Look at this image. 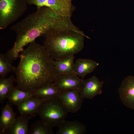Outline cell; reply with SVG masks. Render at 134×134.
Returning a JSON list of instances; mask_svg holds the SVG:
<instances>
[{
    "instance_id": "9",
    "label": "cell",
    "mask_w": 134,
    "mask_h": 134,
    "mask_svg": "<svg viewBox=\"0 0 134 134\" xmlns=\"http://www.w3.org/2000/svg\"><path fill=\"white\" fill-rule=\"evenodd\" d=\"M120 98L124 104L134 110V76L125 77L119 89Z\"/></svg>"
},
{
    "instance_id": "21",
    "label": "cell",
    "mask_w": 134,
    "mask_h": 134,
    "mask_svg": "<svg viewBox=\"0 0 134 134\" xmlns=\"http://www.w3.org/2000/svg\"><path fill=\"white\" fill-rule=\"evenodd\" d=\"M5 57L4 54H0V77H5L10 72L15 71L16 67Z\"/></svg>"
},
{
    "instance_id": "8",
    "label": "cell",
    "mask_w": 134,
    "mask_h": 134,
    "mask_svg": "<svg viewBox=\"0 0 134 134\" xmlns=\"http://www.w3.org/2000/svg\"><path fill=\"white\" fill-rule=\"evenodd\" d=\"M58 97L68 112H77L82 105L83 99L79 90H72L62 92Z\"/></svg>"
},
{
    "instance_id": "16",
    "label": "cell",
    "mask_w": 134,
    "mask_h": 134,
    "mask_svg": "<svg viewBox=\"0 0 134 134\" xmlns=\"http://www.w3.org/2000/svg\"><path fill=\"white\" fill-rule=\"evenodd\" d=\"M32 93L34 96L45 100L58 96L61 92L52 83L44 86Z\"/></svg>"
},
{
    "instance_id": "19",
    "label": "cell",
    "mask_w": 134,
    "mask_h": 134,
    "mask_svg": "<svg viewBox=\"0 0 134 134\" xmlns=\"http://www.w3.org/2000/svg\"><path fill=\"white\" fill-rule=\"evenodd\" d=\"M16 82V78L12 75L9 77H0V102L2 103L14 86L13 84Z\"/></svg>"
},
{
    "instance_id": "3",
    "label": "cell",
    "mask_w": 134,
    "mask_h": 134,
    "mask_svg": "<svg viewBox=\"0 0 134 134\" xmlns=\"http://www.w3.org/2000/svg\"><path fill=\"white\" fill-rule=\"evenodd\" d=\"M44 36L43 46L55 60L74 56L84 47L85 35L80 30L52 29Z\"/></svg>"
},
{
    "instance_id": "7",
    "label": "cell",
    "mask_w": 134,
    "mask_h": 134,
    "mask_svg": "<svg viewBox=\"0 0 134 134\" xmlns=\"http://www.w3.org/2000/svg\"><path fill=\"white\" fill-rule=\"evenodd\" d=\"M84 80L75 74H60L53 83L61 92L72 90L80 91Z\"/></svg>"
},
{
    "instance_id": "12",
    "label": "cell",
    "mask_w": 134,
    "mask_h": 134,
    "mask_svg": "<svg viewBox=\"0 0 134 134\" xmlns=\"http://www.w3.org/2000/svg\"><path fill=\"white\" fill-rule=\"evenodd\" d=\"M37 114L33 115H21L18 117L11 126L1 134H27L29 130L28 123L30 119Z\"/></svg>"
},
{
    "instance_id": "20",
    "label": "cell",
    "mask_w": 134,
    "mask_h": 134,
    "mask_svg": "<svg viewBox=\"0 0 134 134\" xmlns=\"http://www.w3.org/2000/svg\"><path fill=\"white\" fill-rule=\"evenodd\" d=\"M52 128L46 122L41 119L33 123L29 130V134H53Z\"/></svg>"
},
{
    "instance_id": "6",
    "label": "cell",
    "mask_w": 134,
    "mask_h": 134,
    "mask_svg": "<svg viewBox=\"0 0 134 134\" xmlns=\"http://www.w3.org/2000/svg\"><path fill=\"white\" fill-rule=\"evenodd\" d=\"M72 0H27L28 4L33 5L37 8L47 7L57 14L71 17L75 7Z\"/></svg>"
},
{
    "instance_id": "10",
    "label": "cell",
    "mask_w": 134,
    "mask_h": 134,
    "mask_svg": "<svg viewBox=\"0 0 134 134\" xmlns=\"http://www.w3.org/2000/svg\"><path fill=\"white\" fill-rule=\"evenodd\" d=\"M103 82L100 81L95 75L84 80L80 93L83 99L92 100L95 96L101 94Z\"/></svg>"
},
{
    "instance_id": "4",
    "label": "cell",
    "mask_w": 134,
    "mask_h": 134,
    "mask_svg": "<svg viewBox=\"0 0 134 134\" xmlns=\"http://www.w3.org/2000/svg\"><path fill=\"white\" fill-rule=\"evenodd\" d=\"M68 112L58 96L44 101L38 114L41 119L52 128L58 127L65 120Z\"/></svg>"
},
{
    "instance_id": "17",
    "label": "cell",
    "mask_w": 134,
    "mask_h": 134,
    "mask_svg": "<svg viewBox=\"0 0 134 134\" xmlns=\"http://www.w3.org/2000/svg\"><path fill=\"white\" fill-rule=\"evenodd\" d=\"M74 56H73L66 59L55 60L54 64L59 74H74Z\"/></svg>"
},
{
    "instance_id": "2",
    "label": "cell",
    "mask_w": 134,
    "mask_h": 134,
    "mask_svg": "<svg viewBox=\"0 0 134 134\" xmlns=\"http://www.w3.org/2000/svg\"><path fill=\"white\" fill-rule=\"evenodd\" d=\"M70 18L57 14L47 7L37 8L35 12L12 26L11 29L16 34V40L5 56L12 63L19 57L24 47L37 37L44 36L52 29H72L73 24Z\"/></svg>"
},
{
    "instance_id": "15",
    "label": "cell",
    "mask_w": 134,
    "mask_h": 134,
    "mask_svg": "<svg viewBox=\"0 0 134 134\" xmlns=\"http://www.w3.org/2000/svg\"><path fill=\"white\" fill-rule=\"evenodd\" d=\"M16 119L12 107L7 103L1 109L0 118V134L10 127Z\"/></svg>"
},
{
    "instance_id": "1",
    "label": "cell",
    "mask_w": 134,
    "mask_h": 134,
    "mask_svg": "<svg viewBox=\"0 0 134 134\" xmlns=\"http://www.w3.org/2000/svg\"><path fill=\"white\" fill-rule=\"evenodd\" d=\"M20 61L14 72L17 87L32 92L53 83L59 74L51 57L43 46L34 41L22 51Z\"/></svg>"
},
{
    "instance_id": "11",
    "label": "cell",
    "mask_w": 134,
    "mask_h": 134,
    "mask_svg": "<svg viewBox=\"0 0 134 134\" xmlns=\"http://www.w3.org/2000/svg\"><path fill=\"white\" fill-rule=\"evenodd\" d=\"M44 99L33 96L29 98L17 106L21 115H33L38 114L39 109Z\"/></svg>"
},
{
    "instance_id": "5",
    "label": "cell",
    "mask_w": 134,
    "mask_h": 134,
    "mask_svg": "<svg viewBox=\"0 0 134 134\" xmlns=\"http://www.w3.org/2000/svg\"><path fill=\"white\" fill-rule=\"evenodd\" d=\"M27 0H0V29L4 30L20 17L27 8Z\"/></svg>"
},
{
    "instance_id": "13",
    "label": "cell",
    "mask_w": 134,
    "mask_h": 134,
    "mask_svg": "<svg viewBox=\"0 0 134 134\" xmlns=\"http://www.w3.org/2000/svg\"><path fill=\"white\" fill-rule=\"evenodd\" d=\"M58 127L57 134H84L86 132V126L76 120H65Z\"/></svg>"
},
{
    "instance_id": "14",
    "label": "cell",
    "mask_w": 134,
    "mask_h": 134,
    "mask_svg": "<svg viewBox=\"0 0 134 134\" xmlns=\"http://www.w3.org/2000/svg\"><path fill=\"white\" fill-rule=\"evenodd\" d=\"M99 65L97 62L90 59H79L74 63V72L83 79L94 70Z\"/></svg>"
},
{
    "instance_id": "18",
    "label": "cell",
    "mask_w": 134,
    "mask_h": 134,
    "mask_svg": "<svg viewBox=\"0 0 134 134\" xmlns=\"http://www.w3.org/2000/svg\"><path fill=\"white\" fill-rule=\"evenodd\" d=\"M33 96L32 92L23 91L17 87H14L7 99L10 103L17 106L26 99Z\"/></svg>"
}]
</instances>
